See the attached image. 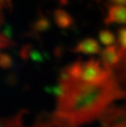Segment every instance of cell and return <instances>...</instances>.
Segmentation results:
<instances>
[{
	"label": "cell",
	"instance_id": "6da1fadb",
	"mask_svg": "<svg viewBox=\"0 0 126 127\" xmlns=\"http://www.w3.org/2000/svg\"><path fill=\"white\" fill-rule=\"evenodd\" d=\"M121 94L112 76L101 83H88L63 71L53 117L66 127H77L101 115L109 102Z\"/></svg>",
	"mask_w": 126,
	"mask_h": 127
},
{
	"label": "cell",
	"instance_id": "7a4b0ae2",
	"mask_svg": "<svg viewBox=\"0 0 126 127\" xmlns=\"http://www.w3.org/2000/svg\"><path fill=\"white\" fill-rule=\"evenodd\" d=\"M111 76V68L104 66L99 61L89 60L85 63L78 61V72L76 79L88 83H101Z\"/></svg>",
	"mask_w": 126,
	"mask_h": 127
},
{
	"label": "cell",
	"instance_id": "5bb4252c",
	"mask_svg": "<svg viewBox=\"0 0 126 127\" xmlns=\"http://www.w3.org/2000/svg\"><path fill=\"white\" fill-rule=\"evenodd\" d=\"M114 3L118 4V5H121V4H126V0H112Z\"/></svg>",
	"mask_w": 126,
	"mask_h": 127
},
{
	"label": "cell",
	"instance_id": "8fae6325",
	"mask_svg": "<svg viewBox=\"0 0 126 127\" xmlns=\"http://www.w3.org/2000/svg\"><path fill=\"white\" fill-rule=\"evenodd\" d=\"M12 65V59L7 54H0V67L9 68Z\"/></svg>",
	"mask_w": 126,
	"mask_h": 127
},
{
	"label": "cell",
	"instance_id": "277c9868",
	"mask_svg": "<svg viewBox=\"0 0 126 127\" xmlns=\"http://www.w3.org/2000/svg\"><path fill=\"white\" fill-rule=\"evenodd\" d=\"M73 52L83 55H96L100 53V46L96 40L92 38H85L76 44L73 48Z\"/></svg>",
	"mask_w": 126,
	"mask_h": 127
},
{
	"label": "cell",
	"instance_id": "ba28073f",
	"mask_svg": "<svg viewBox=\"0 0 126 127\" xmlns=\"http://www.w3.org/2000/svg\"><path fill=\"white\" fill-rule=\"evenodd\" d=\"M99 41L102 45L111 46L115 43V36L108 30H101L98 35Z\"/></svg>",
	"mask_w": 126,
	"mask_h": 127
},
{
	"label": "cell",
	"instance_id": "9c48e42d",
	"mask_svg": "<svg viewBox=\"0 0 126 127\" xmlns=\"http://www.w3.org/2000/svg\"><path fill=\"white\" fill-rule=\"evenodd\" d=\"M31 127H66V126L63 125L62 123H60L56 119H54V117H52V119H49V120L38 121Z\"/></svg>",
	"mask_w": 126,
	"mask_h": 127
},
{
	"label": "cell",
	"instance_id": "5b68a950",
	"mask_svg": "<svg viewBox=\"0 0 126 127\" xmlns=\"http://www.w3.org/2000/svg\"><path fill=\"white\" fill-rule=\"evenodd\" d=\"M104 23L105 24H110V23L125 24L126 23V7L123 5L111 6L104 20Z\"/></svg>",
	"mask_w": 126,
	"mask_h": 127
},
{
	"label": "cell",
	"instance_id": "4fadbf2b",
	"mask_svg": "<svg viewBox=\"0 0 126 127\" xmlns=\"http://www.w3.org/2000/svg\"><path fill=\"white\" fill-rule=\"evenodd\" d=\"M9 45H10V40L5 36L0 35V49H4Z\"/></svg>",
	"mask_w": 126,
	"mask_h": 127
},
{
	"label": "cell",
	"instance_id": "7c38bea8",
	"mask_svg": "<svg viewBox=\"0 0 126 127\" xmlns=\"http://www.w3.org/2000/svg\"><path fill=\"white\" fill-rule=\"evenodd\" d=\"M118 39H119L121 48L126 49V28H123L118 31Z\"/></svg>",
	"mask_w": 126,
	"mask_h": 127
},
{
	"label": "cell",
	"instance_id": "30bf717a",
	"mask_svg": "<svg viewBox=\"0 0 126 127\" xmlns=\"http://www.w3.org/2000/svg\"><path fill=\"white\" fill-rule=\"evenodd\" d=\"M49 24H50V22L48 21L47 18H40L34 24V28L38 32H43V31H46L48 29Z\"/></svg>",
	"mask_w": 126,
	"mask_h": 127
},
{
	"label": "cell",
	"instance_id": "3957f363",
	"mask_svg": "<svg viewBox=\"0 0 126 127\" xmlns=\"http://www.w3.org/2000/svg\"><path fill=\"white\" fill-rule=\"evenodd\" d=\"M100 54H101V61L103 65L108 68H111L112 66L116 65L121 60L119 49H117V45L107 46L104 50L100 52Z\"/></svg>",
	"mask_w": 126,
	"mask_h": 127
},
{
	"label": "cell",
	"instance_id": "52a82bcc",
	"mask_svg": "<svg viewBox=\"0 0 126 127\" xmlns=\"http://www.w3.org/2000/svg\"><path fill=\"white\" fill-rule=\"evenodd\" d=\"M26 111L21 110L7 118H0V127H23Z\"/></svg>",
	"mask_w": 126,
	"mask_h": 127
},
{
	"label": "cell",
	"instance_id": "8992f818",
	"mask_svg": "<svg viewBox=\"0 0 126 127\" xmlns=\"http://www.w3.org/2000/svg\"><path fill=\"white\" fill-rule=\"evenodd\" d=\"M54 21L55 24L62 28V29H66L70 27L73 23V19L69 13H67L63 9H56L54 11Z\"/></svg>",
	"mask_w": 126,
	"mask_h": 127
}]
</instances>
